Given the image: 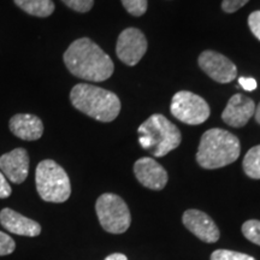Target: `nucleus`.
Returning a JSON list of instances; mask_svg holds the SVG:
<instances>
[{"mask_svg":"<svg viewBox=\"0 0 260 260\" xmlns=\"http://www.w3.org/2000/svg\"><path fill=\"white\" fill-rule=\"evenodd\" d=\"M63 59L74 76L90 82L109 80L115 70L109 54L88 38L75 40L65 51Z\"/></svg>","mask_w":260,"mask_h":260,"instance_id":"nucleus-1","label":"nucleus"},{"mask_svg":"<svg viewBox=\"0 0 260 260\" xmlns=\"http://www.w3.org/2000/svg\"><path fill=\"white\" fill-rule=\"evenodd\" d=\"M241 153L237 136L220 128L209 129L201 136L197 161L201 168L219 169L236 161Z\"/></svg>","mask_w":260,"mask_h":260,"instance_id":"nucleus-2","label":"nucleus"},{"mask_svg":"<svg viewBox=\"0 0 260 260\" xmlns=\"http://www.w3.org/2000/svg\"><path fill=\"white\" fill-rule=\"evenodd\" d=\"M70 100L75 109L99 122H112L121 112L119 98L93 84H76L70 92Z\"/></svg>","mask_w":260,"mask_h":260,"instance_id":"nucleus-3","label":"nucleus"},{"mask_svg":"<svg viewBox=\"0 0 260 260\" xmlns=\"http://www.w3.org/2000/svg\"><path fill=\"white\" fill-rule=\"evenodd\" d=\"M138 134L140 146L157 158L170 153L182 141L180 129L159 113L148 117L139 126Z\"/></svg>","mask_w":260,"mask_h":260,"instance_id":"nucleus-4","label":"nucleus"},{"mask_svg":"<svg viewBox=\"0 0 260 260\" xmlns=\"http://www.w3.org/2000/svg\"><path fill=\"white\" fill-rule=\"evenodd\" d=\"M35 183L41 199L47 203L60 204L70 198L69 176L59 164L51 159L39 162L35 171Z\"/></svg>","mask_w":260,"mask_h":260,"instance_id":"nucleus-5","label":"nucleus"},{"mask_svg":"<svg viewBox=\"0 0 260 260\" xmlns=\"http://www.w3.org/2000/svg\"><path fill=\"white\" fill-rule=\"evenodd\" d=\"M96 216L103 229L111 234H123L132 223L130 211L125 201L118 195L105 193L100 195L95 204Z\"/></svg>","mask_w":260,"mask_h":260,"instance_id":"nucleus-6","label":"nucleus"},{"mask_svg":"<svg viewBox=\"0 0 260 260\" xmlns=\"http://www.w3.org/2000/svg\"><path fill=\"white\" fill-rule=\"evenodd\" d=\"M171 115L182 123L198 125L210 117L209 104L198 94L181 90L172 96L170 105Z\"/></svg>","mask_w":260,"mask_h":260,"instance_id":"nucleus-7","label":"nucleus"},{"mask_svg":"<svg viewBox=\"0 0 260 260\" xmlns=\"http://www.w3.org/2000/svg\"><path fill=\"white\" fill-rule=\"evenodd\" d=\"M147 51L145 34L138 28H126L119 34L116 45V53L119 60L134 67L142 59Z\"/></svg>","mask_w":260,"mask_h":260,"instance_id":"nucleus-8","label":"nucleus"},{"mask_svg":"<svg viewBox=\"0 0 260 260\" xmlns=\"http://www.w3.org/2000/svg\"><path fill=\"white\" fill-rule=\"evenodd\" d=\"M198 63L207 76L218 83H229L237 76L236 65L218 52L204 51L199 56Z\"/></svg>","mask_w":260,"mask_h":260,"instance_id":"nucleus-9","label":"nucleus"},{"mask_svg":"<svg viewBox=\"0 0 260 260\" xmlns=\"http://www.w3.org/2000/svg\"><path fill=\"white\" fill-rule=\"evenodd\" d=\"M184 226L198 239L207 243L217 242L219 239V229L212 218L203 211L187 210L182 217Z\"/></svg>","mask_w":260,"mask_h":260,"instance_id":"nucleus-10","label":"nucleus"},{"mask_svg":"<svg viewBox=\"0 0 260 260\" xmlns=\"http://www.w3.org/2000/svg\"><path fill=\"white\" fill-rule=\"evenodd\" d=\"M135 177L142 186L152 190H161L168 183V172L154 159L140 158L134 164Z\"/></svg>","mask_w":260,"mask_h":260,"instance_id":"nucleus-11","label":"nucleus"},{"mask_svg":"<svg viewBox=\"0 0 260 260\" xmlns=\"http://www.w3.org/2000/svg\"><path fill=\"white\" fill-rule=\"evenodd\" d=\"M255 112V104L251 98L235 94L230 98L226 107L222 112L224 123L234 128H242L248 123Z\"/></svg>","mask_w":260,"mask_h":260,"instance_id":"nucleus-12","label":"nucleus"},{"mask_svg":"<svg viewBox=\"0 0 260 260\" xmlns=\"http://www.w3.org/2000/svg\"><path fill=\"white\" fill-rule=\"evenodd\" d=\"M0 171L16 184L25 181L29 174V155L24 148H16L0 157Z\"/></svg>","mask_w":260,"mask_h":260,"instance_id":"nucleus-13","label":"nucleus"},{"mask_svg":"<svg viewBox=\"0 0 260 260\" xmlns=\"http://www.w3.org/2000/svg\"><path fill=\"white\" fill-rule=\"evenodd\" d=\"M0 224L16 235L35 237L41 234L40 224L11 209H3L0 211Z\"/></svg>","mask_w":260,"mask_h":260,"instance_id":"nucleus-14","label":"nucleus"},{"mask_svg":"<svg viewBox=\"0 0 260 260\" xmlns=\"http://www.w3.org/2000/svg\"><path fill=\"white\" fill-rule=\"evenodd\" d=\"M10 130L12 134L24 141H35L44 134V124L38 116L29 113H18L10 119Z\"/></svg>","mask_w":260,"mask_h":260,"instance_id":"nucleus-15","label":"nucleus"},{"mask_svg":"<svg viewBox=\"0 0 260 260\" xmlns=\"http://www.w3.org/2000/svg\"><path fill=\"white\" fill-rule=\"evenodd\" d=\"M14 2L24 12L37 17H48L54 11V3L52 0H14Z\"/></svg>","mask_w":260,"mask_h":260,"instance_id":"nucleus-16","label":"nucleus"},{"mask_svg":"<svg viewBox=\"0 0 260 260\" xmlns=\"http://www.w3.org/2000/svg\"><path fill=\"white\" fill-rule=\"evenodd\" d=\"M243 171L253 180H260V145L254 146L243 158Z\"/></svg>","mask_w":260,"mask_h":260,"instance_id":"nucleus-17","label":"nucleus"},{"mask_svg":"<svg viewBox=\"0 0 260 260\" xmlns=\"http://www.w3.org/2000/svg\"><path fill=\"white\" fill-rule=\"evenodd\" d=\"M242 234L247 240L260 246V220H247L242 225Z\"/></svg>","mask_w":260,"mask_h":260,"instance_id":"nucleus-18","label":"nucleus"},{"mask_svg":"<svg viewBox=\"0 0 260 260\" xmlns=\"http://www.w3.org/2000/svg\"><path fill=\"white\" fill-rule=\"evenodd\" d=\"M211 260H255L253 256L245 253L229 251V249H217L211 254Z\"/></svg>","mask_w":260,"mask_h":260,"instance_id":"nucleus-19","label":"nucleus"},{"mask_svg":"<svg viewBox=\"0 0 260 260\" xmlns=\"http://www.w3.org/2000/svg\"><path fill=\"white\" fill-rule=\"evenodd\" d=\"M122 4L130 15L140 17L147 11V0H122Z\"/></svg>","mask_w":260,"mask_h":260,"instance_id":"nucleus-20","label":"nucleus"},{"mask_svg":"<svg viewBox=\"0 0 260 260\" xmlns=\"http://www.w3.org/2000/svg\"><path fill=\"white\" fill-rule=\"evenodd\" d=\"M68 8H70L74 11L81 12H88L92 10L94 5V0H61Z\"/></svg>","mask_w":260,"mask_h":260,"instance_id":"nucleus-21","label":"nucleus"},{"mask_svg":"<svg viewBox=\"0 0 260 260\" xmlns=\"http://www.w3.org/2000/svg\"><path fill=\"white\" fill-rule=\"evenodd\" d=\"M16 243L8 234L0 232V256L9 255L15 251Z\"/></svg>","mask_w":260,"mask_h":260,"instance_id":"nucleus-22","label":"nucleus"},{"mask_svg":"<svg viewBox=\"0 0 260 260\" xmlns=\"http://www.w3.org/2000/svg\"><path fill=\"white\" fill-rule=\"evenodd\" d=\"M249 0H223L222 9L226 14H233L245 6Z\"/></svg>","mask_w":260,"mask_h":260,"instance_id":"nucleus-23","label":"nucleus"},{"mask_svg":"<svg viewBox=\"0 0 260 260\" xmlns=\"http://www.w3.org/2000/svg\"><path fill=\"white\" fill-rule=\"evenodd\" d=\"M248 25L253 35L260 40V11H254L249 15Z\"/></svg>","mask_w":260,"mask_h":260,"instance_id":"nucleus-24","label":"nucleus"},{"mask_svg":"<svg viewBox=\"0 0 260 260\" xmlns=\"http://www.w3.org/2000/svg\"><path fill=\"white\" fill-rule=\"evenodd\" d=\"M12 193L11 187L8 182V178L4 176L2 171H0V199H6Z\"/></svg>","mask_w":260,"mask_h":260,"instance_id":"nucleus-25","label":"nucleus"},{"mask_svg":"<svg viewBox=\"0 0 260 260\" xmlns=\"http://www.w3.org/2000/svg\"><path fill=\"white\" fill-rule=\"evenodd\" d=\"M239 83L247 92H252V90L256 89V87H258L256 81L253 77H240Z\"/></svg>","mask_w":260,"mask_h":260,"instance_id":"nucleus-26","label":"nucleus"},{"mask_svg":"<svg viewBox=\"0 0 260 260\" xmlns=\"http://www.w3.org/2000/svg\"><path fill=\"white\" fill-rule=\"evenodd\" d=\"M105 260H128V258L122 253H113V254L106 256Z\"/></svg>","mask_w":260,"mask_h":260,"instance_id":"nucleus-27","label":"nucleus"},{"mask_svg":"<svg viewBox=\"0 0 260 260\" xmlns=\"http://www.w3.org/2000/svg\"><path fill=\"white\" fill-rule=\"evenodd\" d=\"M254 117H255V121L259 123L260 124V103H259V105L256 106V109H255V112H254Z\"/></svg>","mask_w":260,"mask_h":260,"instance_id":"nucleus-28","label":"nucleus"}]
</instances>
